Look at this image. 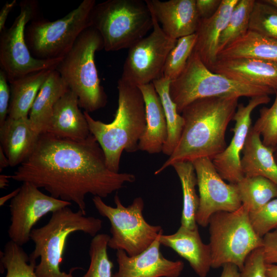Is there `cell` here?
I'll list each match as a JSON object with an SVG mask.
<instances>
[{
    "label": "cell",
    "mask_w": 277,
    "mask_h": 277,
    "mask_svg": "<svg viewBox=\"0 0 277 277\" xmlns=\"http://www.w3.org/2000/svg\"><path fill=\"white\" fill-rule=\"evenodd\" d=\"M10 177L43 188L55 198L73 202L85 214L87 194L104 198L135 181L133 174L109 170L91 134L83 141L41 134L33 152Z\"/></svg>",
    "instance_id": "6da1fadb"
},
{
    "label": "cell",
    "mask_w": 277,
    "mask_h": 277,
    "mask_svg": "<svg viewBox=\"0 0 277 277\" xmlns=\"http://www.w3.org/2000/svg\"><path fill=\"white\" fill-rule=\"evenodd\" d=\"M235 96L196 100L185 107L184 125L173 153L154 172L157 175L173 164L202 157L212 160L226 148V131L238 105Z\"/></svg>",
    "instance_id": "7a4b0ae2"
},
{
    "label": "cell",
    "mask_w": 277,
    "mask_h": 277,
    "mask_svg": "<svg viewBox=\"0 0 277 277\" xmlns=\"http://www.w3.org/2000/svg\"><path fill=\"white\" fill-rule=\"evenodd\" d=\"M118 106L113 120L105 123L84 111L90 133L101 147L108 168L119 172L124 151L138 150V143L146 126L145 103L137 86L120 78L117 82Z\"/></svg>",
    "instance_id": "3957f363"
},
{
    "label": "cell",
    "mask_w": 277,
    "mask_h": 277,
    "mask_svg": "<svg viewBox=\"0 0 277 277\" xmlns=\"http://www.w3.org/2000/svg\"><path fill=\"white\" fill-rule=\"evenodd\" d=\"M86 215L80 210L75 212L66 207L52 212L45 225L32 229L30 240L34 249L29 255V262L36 264L40 258L35 268L38 277H74L72 272L80 268H72L69 273L60 269L69 235L82 231L94 237L102 228L101 220Z\"/></svg>",
    "instance_id": "277c9868"
},
{
    "label": "cell",
    "mask_w": 277,
    "mask_h": 277,
    "mask_svg": "<svg viewBox=\"0 0 277 277\" xmlns=\"http://www.w3.org/2000/svg\"><path fill=\"white\" fill-rule=\"evenodd\" d=\"M103 49L100 33L91 26L81 34L55 69L77 95L80 107L88 113L104 107L107 102L94 61L95 53Z\"/></svg>",
    "instance_id": "5b68a950"
},
{
    "label": "cell",
    "mask_w": 277,
    "mask_h": 277,
    "mask_svg": "<svg viewBox=\"0 0 277 277\" xmlns=\"http://www.w3.org/2000/svg\"><path fill=\"white\" fill-rule=\"evenodd\" d=\"M169 93L181 114L185 107L199 99L220 96L251 98L275 92L268 87L237 81L214 73L193 51L184 69L171 82Z\"/></svg>",
    "instance_id": "8992f818"
},
{
    "label": "cell",
    "mask_w": 277,
    "mask_h": 277,
    "mask_svg": "<svg viewBox=\"0 0 277 277\" xmlns=\"http://www.w3.org/2000/svg\"><path fill=\"white\" fill-rule=\"evenodd\" d=\"M91 26L100 33L106 51L129 48L153 28L145 1L108 0L96 4Z\"/></svg>",
    "instance_id": "52a82bcc"
},
{
    "label": "cell",
    "mask_w": 277,
    "mask_h": 277,
    "mask_svg": "<svg viewBox=\"0 0 277 277\" xmlns=\"http://www.w3.org/2000/svg\"><path fill=\"white\" fill-rule=\"evenodd\" d=\"M95 0H84L65 16L50 21L38 16L25 30V39L32 55L40 60L64 57L77 38L91 26Z\"/></svg>",
    "instance_id": "ba28073f"
},
{
    "label": "cell",
    "mask_w": 277,
    "mask_h": 277,
    "mask_svg": "<svg viewBox=\"0 0 277 277\" xmlns=\"http://www.w3.org/2000/svg\"><path fill=\"white\" fill-rule=\"evenodd\" d=\"M208 225L211 268L232 264L241 271L249 254L262 246V238L254 231L249 221V211L243 205L232 212L214 213Z\"/></svg>",
    "instance_id": "9c48e42d"
},
{
    "label": "cell",
    "mask_w": 277,
    "mask_h": 277,
    "mask_svg": "<svg viewBox=\"0 0 277 277\" xmlns=\"http://www.w3.org/2000/svg\"><path fill=\"white\" fill-rule=\"evenodd\" d=\"M92 201L100 214L110 223L108 247L111 249L123 250L128 255L134 256L148 248L163 233L161 226L151 225L145 220L141 197L135 198L127 207L117 193L114 197L115 207L106 204L99 196H94Z\"/></svg>",
    "instance_id": "30bf717a"
},
{
    "label": "cell",
    "mask_w": 277,
    "mask_h": 277,
    "mask_svg": "<svg viewBox=\"0 0 277 277\" xmlns=\"http://www.w3.org/2000/svg\"><path fill=\"white\" fill-rule=\"evenodd\" d=\"M20 12L9 28L0 32V67L9 84L30 74L55 69L63 58L40 60L33 57L27 45L25 30L27 25L39 16L35 0L20 2Z\"/></svg>",
    "instance_id": "8fae6325"
},
{
    "label": "cell",
    "mask_w": 277,
    "mask_h": 277,
    "mask_svg": "<svg viewBox=\"0 0 277 277\" xmlns=\"http://www.w3.org/2000/svg\"><path fill=\"white\" fill-rule=\"evenodd\" d=\"M149 9L153 19L152 31L129 48L120 78L136 86L152 83L163 76L167 57L177 41L164 32Z\"/></svg>",
    "instance_id": "7c38bea8"
},
{
    "label": "cell",
    "mask_w": 277,
    "mask_h": 277,
    "mask_svg": "<svg viewBox=\"0 0 277 277\" xmlns=\"http://www.w3.org/2000/svg\"><path fill=\"white\" fill-rule=\"evenodd\" d=\"M71 205V202L44 194L29 182H23L9 205L10 240L21 246L26 244L30 240L33 226L41 218Z\"/></svg>",
    "instance_id": "4fadbf2b"
},
{
    "label": "cell",
    "mask_w": 277,
    "mask_h": 277,
    "mask_svg": "<svg viewBox=\"0 0 277 277\" xmlns=\"http://www.w3.org/2000/svg\"><path fill=\"white\" fill-rule=\"evenodd\" d=\"M192 162L199 192L195 220L197 224L206 227L212 214L220 211H234L242 206V203L235 184L226 183L211 160L202 157Z\"/></svg>",
    "instance_id": "5bb4252c"
},
{
    "label": "cell",
    "mask_w": 277,
    "mask_h": 277,
    "mask_svg": "<svg viewBox=\"0 0 277 277\" xmlns=\"http://www.w3.org/2000/svg\"><path fill=\"white\" fill-rule=\"evenodd\" d=\"M270 101L269 95H260L251 97L246 105H238L232 118L235 125L231 129L234 133L231 141L225 149L212 160L221 176L229 183L235 184L244 176L241 166V154L251 127V113L256 107Z\"/></svg>",
    "instance_id": "9a60e30c"
},
{
    "label": "cell",
    "mask_w": 277,
    "mask_h": 277,
    "mask_svg": "<svg viewBox=\"0 0 277 277\" xmlns=\"http://www.w3.org/2000/svg\"><path fill=\"white\" fill-rule=\"evenodd\" d=\"M161 245L157 238L145 250L132 256L123 250H116L118 269L112 277H179L184 263L164 257Z\"/></svg>",
    "instance_id": "2e32d148"
},
{
    "label": "cell",
    "mask_w": 277,
    "mask_h": 277,
    "mask_svg": "<svg viewBox=\"0 0 277 277\" xmlns=\"http://www.w3.org/2000/svg\"><path fill=\"white\" fill-rule=\"evenodd\" d=\"M164 32L177 39L195 33L200 17L195 0H146Z\"/></svg>",
    "instance_id": "e0dca14e"
},
{
    "label": "cell",
    "mask_w": 277,
    "mask_h": 277,
    "mask_svg": "<svg viewBox=\"0 0 277 277\" xmlns=\"http://www.w3.org/2000/svg\"><path fill=\"white\" fill-rule=\"evenodd\" d=\"M230 79L270 88L277 93V63L241 57L217 59L209 69Z\"/></svg>",
    "instance_id": "ac0fdd59"
},
{
    "label": "cell",
    "mask_w": 277,
    "mask_h": 277,
    "mask_svg": "<svg viewBox=\"0 0 277 277\" xmlns=\"http://www.w3.org/2000/svg\"><path fill=\"white\" fill-rule=\"evenodd\" d=\"M158 240L188 261L199 277H206L211 268V249L209 244L203 242L197 226L191 229L181 225L173 234L162 233Z\"/></svg>",
    "instance_id": "d6986e66"
},
{
    "label": "cell",
    "mask_w": 277,
    "mask_h": 277,
    "mask_svg": "<svg viewBox=\"0 0 277 277\" xmlns=\"http://www.w3.org/2000/svg\"><path fill=\"white\" fill-rule=\"evenodd\" d=\"M77 95L70 89L56 102L45 133L73 141H83L91 134Z\"/></svg>",
    "instance_id": "ffe728a7"
},
{
    "label": "cell",
    "mask_w": 277,
    "mask_h": 277,
    "mask_svg": "<svg viewBox=\"0 0 277 277\" xmlns=\"http://www.w3.org/2000/svg\"><path fill=\"white\" fill-rule=\"evenodd\" d=\"M137 87L143 96L146 115V126L138 143V150L158 153L162 152L168 136L163 107L152 83Z\"/></svg>",
    "instance_id": "44dd1931"
},
{
    "label": "cell",
    "mask_w": 277,
    "mask_h": 277,
    "mask_svg": "<svg viewBox=\"0 0 277 277\" xmlns=\"http://www.w3.org/2000/svg\"><path fill=\"white\" fill-rule=\"evenodd\" d=\"M238 1L222 0L218 9L212 15L200 19L195 33L196 40L193 51L209 69L217 60L218 47L221 34Z\"/></svg>",
    "instance_id": "7402d4cb"
},
{
    "label": "cell",
    "mask_w": 277,
    "mask_h": 277,
    "mask_svg": "<svg viewBox=\"0 0 277 277\" xmlns=\"http://www.w3.org/2000/svg\"><path fill=\"white\" fill-rule=\"evenodd\" d=\"M28 118L7 117L0 126V147L9 160L10 166L20 165L33 152L39 138Z\"/></svg>",
    "instance_id": "603a6c76"
},
{
    "label": "cell",
    "mask_w": 277,
    "mask_h": 277,
    "mask_svg": "<svg viewBox=\"0 0 277 277\" xmlns=\"http://www.w3.org/2000/svg\"><path fill=\"white\" fill-rule=\"evenodd\" d=\"M242 154L241 166L244 176H263L277 185V163L273 150L263 144L260 134L252 126Z\"/></svg>",
    "instance_id": "cb8c5ba5"
},
{
    "label": "cell",
    "mask_w": 277,
    "mask_h": 277,
    "mask_svg": "<svg viewBox=\"0 0 277 277\" xmlns=\"http://www.w3.org/2000/svg\"><path fill=\"white\" fill-rule=\"evenodd\" d=\"M69 89L58 72L55 69L52 70L42 85L29 114L32 127L38 134L46 132L54 105Z\"/></svg>",
    "instance_id": "d4e9b609"
},
{
    "label": "cell",
    "mask_w": 277,
    "mask_h": 277,
    "mask_svg": "<svg viewBox=\"0 0 277 277\" xmlns=\"http://www.w3.org/2000/svg\"><path fill=\"white\" fill-rule=\"evenodd\" d=\"M52 70L36 72L9 84L10 100L8 117L14 119L29 117L35 98Z\"/></svg>",
    "instance_id": "484cf974"
},
{
    "label": "cell",
    "mask_w": 277,
    "mask_h": 277,
    "mask_svg": "<svg viewBox=\"0 0 277 277\" xmlns=\"http://www.w3.org/2000/svg\"><path fill=\"white\" fill-rule=\"evenodd\" d=\"M254 58L277 63V39L248 30L217 54V59Z\"/></svg>",
    "instance_id": "4316f807"
},
{
    "label": "cell",
    "mask_w": 277,
    "mask_h": 277,
    "mask_svg": "<svg viewBox=\"0 0 277 277\" xmlns=\"http://www.w3.org/2000/svg\"><path fill=\"white\" fill-rule=\"evenodd\" d=\"M170 80L164 76L152 82L160 98L167 125L168 136L162 152L169 156L180 140L184 125V118L178 112L176 105L170 95Z\"/></svg>",
    "instance_id": "83f0119b"
},
{
    "label": "cell",
    "mask_w": 277,
    "mask_h": 277,
    "mask_svg": "<svg viewBox=\"0 0 277 277\" xmlns=\"http://www.w3.org/2000/svg\"><path fill=\"white\" fill-rule=\"evenodd\" d=\"M171 166L179 177L182 189L181 225L194 228L197 226L195 216L199 205V196L195 190L197 178L194 166L192 162L186 161L176 162Z\"/></svg>",
    "instance_id": "f1b7e54d"
},
{
    "label": "cell",
    "mask_w": 277,
    "mask_h": 277,
    "mask_svg": "<svg viewBox=\"0 0 277 277\" xmlns=\"http://www.w3.org/2000/svg\"><path fill=\"white\" fill-rule=\"evenodd\" d=\"M235 185L242 205L247 207L249 212L277 197V185L263 176H244Z\"/></svg>",
    "instance_id": "f546056e"
},
{
    "label": "cell",
    "mask_w": 277,
    "mask_h": 277,
    "mask_svg": "<svg viewBox=\"0 0 277 277\" xmlns=\"http://www.w3.org/2000/svg\"><path fill=\"white\" fill-rule=\"evenodd\" d=\"M255 0H239L221 34L218 53L249 30L251 13Z\"/></svg>",
    "instance_id": "4dcf8cb0"
},
{
    "label": "cell",
    "mask_w": 277,
    "mask_h": 277,
    "mask_svg": "<svg viewBox=\"0 0 277 277\" xmlns=\"http://www.w3.org/2000/svg\"><path fill=\"white\" fill-rule=\"evenodd\" d=\"M1 262L7 271L5 277H38L35 272L36 264L30 263L29 255L22 246L11 240L1 254Z\"/></svg>",
    "instance_id": "1f68e13d"
},
{
    "label": "cell",
    "mask_w": 277,
    "mask_h": 277,
    "mask_svg": "<svg viewBox=\"0 0 277 277\" xmlns=\"http://www.w3.org/2000/svg\"><path fill=\"white\" fill-rule=\"evenodd\" d=\"M110 236L100 233L93 237L89 251L90 263L82 277H112L113 263L109 258L107 247Z\"/></svg>",
    "instance_id": "d6a6232c"
},
{
    "label": "cell",
    "mask_w": 277,
    "mask_h": 277,
    "mask_svg": "<svg viewBox=\"0 0 277 277\" xmlns=\"http://www.w3.org/2000/svg\"><path fill=\"white\" fill-rule=\"evenodd\" d=\"M196 40L195 33L177 39L167 57L163 76L171 81L175 80L184 69L192 53Z\"/></svg>",
    "instance_id": "836d02e7"
},
{
    "label": "cell",
    "mask_w": 277,
    "mask_h": 277,
    "mask_svg": "<svg viewBox=\"0 0 277 277\" xmlns=\"http://www.w3.org/2000/svg\"><path fill=\"white\" fill-rule=\"evenodd\" d=\"M249 30L277 39V8L264 0L255 1Z\"/></svg>",
    "instance_id": "e575fe53"
},
{
    "label": "cell",
    "mask_w": 277,
    "mask_h": 277,
    "mask_svg": "<svg viewBox=\"0 0 277 277\" xmlns=\"http://www.w3.org/2000/svg\"><path fill=\"white\" fill-rule=\"evenodd\" d=\"M252 127L260 134L263 144L273 150L277 145V93L271 107L260 110L259 117Z\"/></svg>",
    "instance_id": "d590c367"
},
{
    "label": "cell",
    "mask_w": 277,
    "mask_h": 277,
    "mask_svg": "<svg viewBox=\"0 0 277 277\" xmlns=\"http://www.w3.org/2000/svg\"><path fill=\"white\" fill-rule=\"evenodd\" d=\"M249 219L254 231L261 238L277 228V197L249 212Z\"/></svg>",
    "instance_id": "8d00e7d4"
},
{
    "label": "cell",
    "mask_w": 277,
    "mask_h": 277,
    "mask_svg": "<svg viewBox=\"0 0 277 277\" xmlns=\"http://www.w3.org/2000/svg\"><path fill=\"white\" fill-rule=\"evenodd\" d=\"M266 267L262 248H258L247 258L241 270V277H266Z\"/></svg>",
    "instance_id": "74e56055"
},
{
    "label": "cell",
    "mask_w": 277,
    "mask_h": 277,
    "mask_svg": "<svg viewBox=\"0 0 277 277\" xmlns=\"http://www.w3.org/2000/svg\"><path fill=\"white\" fill-rule=\"evenodd\" d=\"M261 248L265 263L277 265V228L262 237Z\"/></svg>",
    "instance_id": "f35d334b"
},
{
    "label": "cell",
    "mask_w": 277,
    "mask_h": 277,
    "mask_svg": "<svg viewBox=\"0 0 277 277\" xmlns=\"http://www.w3.org/2000/svg\"><path fill=\"white\" fill-rule=\"evenodd\" d=\"M4 72L0 69V126L6 120L10 100L9 84Z\"/></svg>",
    "instance_id": "ab89813d"
},
{
    "label": "cell",
    "mask_w": 277,
    "mask_h": 277,
    "mask_svg": "<svg viewBox=\"0 0 277 277\" xmlns=\"http://www.w3.org/2000/svg\"><path fill=\"white\" fill-rule=\"evenodd\" d=\"M222 0H195L196 10L200 19L209 17L218 9Z\"/></svg>",
    "instance_id": "60d3db41"
},
{
    "label": "cell",
    "mask_w": 277,
    "mask_h": 277,
    "mask_svg": "<svg viewBox=\"0 0 277 277\" xmlns=\"http://www.w3.org/2000/svg\"><path fill=\"white\" fill-rule=\"evenodd\" d=\"M16 4V0H13L11 2H7L2 8L0 11V32L6 28L5 24L8 15Z\"/></svg>",
    "instance_id": "b9f144b4"
},
{
    "label": "cell",
    "mask_w": 277,
    "mask_h": 277,
    "mask_svg": "<svg viewBox=\"0 0 277 277\" xmlns=\"http://www.w3.org/2000/svg\"><path fill=\"white\" fill-rule=\"evenodd\" d=\"M220 277H241V271L235 265L227 264L223 267Z\"/></svg>",
    "instance_id": "7bdbcfd3"
},
{
    "label": "cell",
    "mask_w": 277,
    "mask_h": 277,
    "mask_svg": "<svg viewBox=\"0 0 277 277\" xmlns=\"http://www.w3.org/2000/svg\"><path fill=\"white\" fill-rule=\"evenodd\" d=\"M20 187L15 189L11 192L0 198V206H3L6 202L10 199H13L19 192Z\"/></svg>",
    "instance_id": "ee69618b"
},
{
    "label": "cell",
    "mask_w": 277,
    "mask_h": 277,
    "mask_svg": "<svg viewBox=\"0 0 277 277\" xmlns=\"http://www.w3.org/2000/svg\"><path fill=\"white\" fill-rule=\"evenodd\" d=\"M10 166L9 161L3 150L0 147V171Z\"/></svg>",
    "instance_id": "f6af8a7d"
},
{
    "label": "cell",
    "mask_w": 277,
    "mask_h": 277,
    "mask_svg": "<svg viewBox=\"0 0 277 277\" xmlns=\"http://www.w3.org/2000/svg\"><path fill=\"white\" fill-rule=\"evenodd\" d=\"M266 277H277V265L266 264Z\"/></svg>",
    "instance_id": "bcb514c9"
},
{
    "label": "cell",
    "mask_w": 277,
    "mask_h": 277,
    "mask_svg": "<svg viewBox=\"0 0 277 277\" xmlns=\"http://www.w3.org/2000/svg\"><path fill=\"white\" fill-rule=\"evenodd\" d=\"M10 175L1 174L0 175V188L4 189L7 187L9 183Z\"/></svg>",
    "instance_id": "7dc6e473"
},
{
    "label": "cell",
    "mask_w": 277,
    "mask_h": 277,
    "mask_svg": "<svg viewBox=\"0 0 277 277\" xmlns=\"http://www.w3.org/2000/svg\"><path fill=\"white\" fill-rule=\"evenodd\" d=\"M267 3L277 8V0H264Z\"/></svg>",
    "instance_id": "c3c4849f"
},
{
    "label": "cell",
    "mask_w": 277,
    "mask_h": 277,
    "mask_svg": "<svg viewBox=\"0 0 277 277\" xmlns=\"http://www.w3.org/2000/svg\"><path fill=\"white\" fill-rule=\"evenodd\" d=\"M273 153L274 159L277 163V145L273 149Z\"/></svg>",
    "instance_id": "681fc988"
}]
</instances>
